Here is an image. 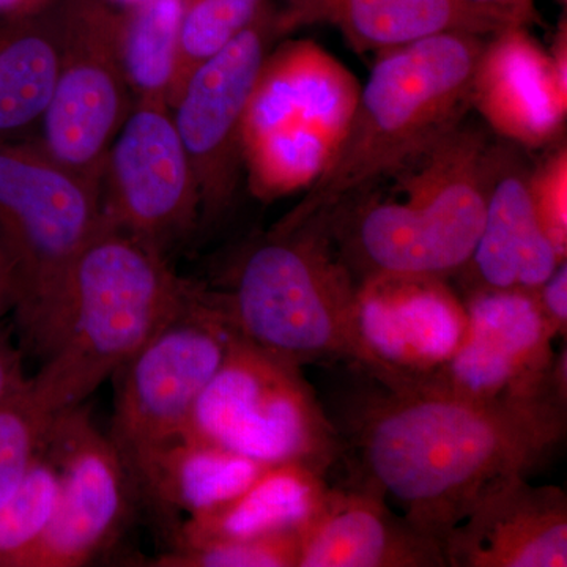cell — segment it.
<instances>
[{
  "label": "cell",
  "instance_id": "6da1fadb",
  "mask_svg": "<svg viewBox=\"0 0 567 567\" xmlns=\"http://www.w3.org/2000/svg\"><path fill=\"white\" fill-rule=\"evenodd\" d=\"M566 432V405L483 402L432 388H386L350 423L357 486L391 496L443 544L488 488L528 476Z\"/></svg>",
  "mask_w": 567,
  "mask_h": 567
},
{
  "label": "cell",
  "instance_id": "7a4b0ae2",
  "mask_svg": "<svg viewBox=\"0 0 567 567\" xmlns=\"http://www.w3.org/2000/svg\"><path fill=\"white\" fill-rule=\"evenodd\" d=\"M486 39L447 32L379 52L333 158L276 224L330 216L461 126Z\"/></svg>",
  "mask_w": 567,
  "mask_h": 567
},
{
  "label": "cell",
  "instance_id": "3957f363",
  "mask_svg": "<svg viewBox=\"0 0 567 567\" xmlns=\"http://www.w3.org/2000/svg\"><path fill=\"white\" fill-rule=\"evenodd\" d=\"M199 282L169 259L103 223L71 275L58 344L29 385L51 416L84 404L188 303Z\"/></svg>",
  "mask_w": 567,
  "mask_h": 567
},
{
  "label": "cell",
  "instance_id": "277c9868",
  "mask_svg": "<svg viewBox=\"0 0 567 567\" xmlns=\"http://www.w3.org/2000/svg\"><path fill=\"white\" fill-rule=\"evenodd\" d=\"M103 223L99 185L35 136L0 140V260L22 352L40 363L61 336L74 265Z\"/></svg>",
  "mask_w": 567,
  "mask_h": 567
},
{
  "label": "cell",
  "instance_id": "5b68a950",
  "mask_svg": "<svg viewBox=\"0 0 567 567\" xmlns=\"http://www.w3.org/2000/svg\"><path fill=\"white\" fill-rule=\"evenodd\" d=\"M488 148L483 134L457 126L425 153L405 200L368 199L331 213L336 248L353 278L457 275L486 218Z\"/></svg>",
  "mask_w": 567,
  "mask_h": 567
},
{
  "label": "cell",
  "instance_id": "8992f818",
  "mask_svg": "<svg viewBox=\"0 0 567 567\" xmlns=\"http://www.w3.org/2000/svg\"><path fill=\"white\" fill-rule=\"evenodd\" d=\"M235 333L297 365L354 361L357 279L336 248L330 216L275 224L216 290Z\"/></svg>",
  "mask_w": 567,
  "mask_h": 567
},
{
  "label": "cell",
  "instance_id": "52a82bcc",
  "mask_svg": "<svg viewBox=\"0 0 567 567\" xmlns=\"http://www.w3.org/2000/svg\"><path fill=\"white\" fill-rule=\"evenodd\" d=\"M235 330L216 290L204 284L112 380L107 439L145 505L156 465L185 434L193 406L233 344Z\"/></svg>",
  "mask_w": 567,
  "mask_h": 567
},
{
  "label": "cell",
  "instance_id": "ba28073f",
  "mask_svg": "<svg viewBox=\"0 0 567 567\" xmlns=\"http://www.w3.org/2000/svg\"><path fill=\"white\" fill-rule=\"evenodd\" d=\"M262 464L305 462L327 472L341 451L338 431L301 365L235 334L197 398L185 434Z\"/></svg>",
  "mask_w": 567,
  "mask_h": 567
},
{
  "label": "cell",
  "instance_id": "9c48e42d",
  "mask_svg": "<svg viewBox=\"0 0 567 567\" xmlns=\"http://www.w3.org/2000/svg\"><path fill=\"white\" fill-rule=\"evenodd\" d=\"M360 89L315 41L270 52L246 112V162L276 185H311L333 158Z\"/></svg>",
  "mask_w": 567,
  "mask_h": 567
},
{
  "label": "cell",
  "instance_id": "30bf717a",
  "mask_svg": "<svg viewBox=\"0 0 567 567\" xmlns=\"http://www.w3.org/2000/svg\"><path fill=\"white\" fill-rule=\"evenodd\" d=\"M54 14L58 76L35 140L55 162L100 186L107 151L134 106L123 69L122 9L111 0H58Z\"/></svg>",
  "mask_w": 567,
  "mask_h": 567
},
{
  "label": "cell",
  "instance_id": "8fae6325",
  "mask_svg": "<svg viewBox=\"0 0 567 567\" xmlns=\"http://www.w3.org/2000/svg\"><path fill=\"white\" fill-rule=\"evenodd\" d=\"M461 346L416 386L483 402H555L566 405V349L555 336L535 290L468 289ZM415 388V386H410Z\"/></svg>",
  "mask_w": 567,
  "mask_h": 567
},
{
  "label": "cell",
  "instance_id": "7c38bea8",
  "mask_svg": "<svg viewBox=\"0 0 567 567\" xmlns=\"http://www.w3.org/2000/svg\"><path fill=\"white\" fill-rule=\"evenodd\" d=\"M282 35L281 10L270 0L244 32L189 74L171 106L204 221H216L233 205L245 166L246 112L271 48Z\"/></svg>",
  "mask_w": 567,
  "mask_h": 567
},
{
  "label": "cell",
  "instance_id": "4fadbf2b",
  "mask_svg": "<svg viewBox=\"0 0 567 567\" xmlns=\"http://www.w3.org/2000/svg\"><path fill=\"white\" fill-rule=\"evenodd\" d=\"M100 186L104 223L167 259L192 235L199 192L169 104L134 103L107 151Z\"/></svg>",
  "mask_w": 567,
  "mask_h": 567
},
{
  "label": "cell",
  "instance_id": "5bb4252c",
  "mask_svg": "<svg viewBox=\"0 0 567 567\" xmlns=\"http://www.w3.org/2000/svg\"><path fill=\"white\" fill-rule=\"evenodd\" d=\"M44 454L59 473L47 532L10 567H82L102 557L128 524L136 495L114 446L84 406L52 421Z\"/></svg>",
  "mask_w": 567,
  "mask_h": 567
},
{
  "label": "cell",
  "instance_id": "9a60e30c",
  "mask_svg": "<svg viewBox=\"0 0 567 567\" xmlns=\"http://www.w3.org/2000/svg\"><path fill=\"white\" fill-rule=\"evenodd\" d=\"M446 279L375 275L357 281L354 361L386 388L420 385L461 346L464 301Z\"/></svg>",
  "mask_w": 567,
  "mask_h": 567
},
{
  "label": "cell",
  "instance_id": "2e32d148",
  "mask_svg": "<svg viewBox=\"0 0 567 567\" xmlns=\"http://www.w3.org/2000/svg\"><path fill=\"white\" fill-rule=\"evenodd\" d=\"M442 547L447 567H566L565 491L507 477L481 495Z\"/></svg>",
  "mask_w": 567,
  "mask_h": 567
},
{
  "label": "cell",
  "instance_id": "e0dca14e",
  "mask_svg": "<svg viewBox=\"0 0 567 567\" xmlns=\"http://www.w3.org/2000/svg\"><path fill=\"white\" fill-rule=\"evenodd\" d=\"M525 25L487 37L473 73L470 104L503 140L539 148L559 140L567 115V84L550 54Z\"/></svg>",
  "mask_w": 567,
  "mask_h": 567
},
{
  "label": "cell",
  "instance_id": "ac0fdd59",
  "mask_svg": "<svg viewBox=\"0 0 567 567\" xmlns=\"http://www.w3.org/2000/svg\"><path fill=\"white\" fill-rule=\"evenodd\" d=\"M528 181L513 147L491 145L486 218L475 251L457 274L465 290H536L566 262L537 219Z\"/></svg>",
  "mask_w": 567,
  "mask_h": 567
},
{
  "label": "cell",
  "instance_id": "d6986e66",
  "mask_svg": "<svg viewBox=\"0 0 567 567\" xmlns=\"http://www.w3.org/2000/svg\"><path fill=\"white\" fill-rule=\"evenodd\" d=\"M298 533V567H446L442 544L371 488L328 487Z\"/></svg>",
  "mask_w": 567,
  "mask_h": 567
},
{
  "label": "cell",
  "instance_id": "ffe728a7",
  "mask_svg": "<svg viewBox=\"0 0 567 567\" xmlns=\"http://www.w3.org/2000/svg\"><path fill=\"white\" fill-rule=\"evenodd\" d=\"M284 33L327 22L358 54L383 52L447 32L494 33L520 25L502 11L468 0H284Z\"/></svg>",
  "mask_w": 567,
  "mask_h": 567
},
{
  "label": "cell",
  "instance_id": "44dd1931",
  "mask_svg": "<svg viewBox=\"0 0 567 567\" xmlns=\"http://www.w3.org/2000/svg\"><path fill=\"white\" fill-rule=\"evenodd\" d=\"M324 475V470L305 462L267 466L251 486L230 502L181 522L173 544L300 532L330 487Z\"/></svg>",
  "mask_w": 567,
  "mask_h": 567
},
{
  "label": "cell",
  "instance_id": "7402d4cb",
  "mask_svg": "<svg viewBox=\"0 0 567 567\" xmlns=\"http://www.w3.org/2000/svg\"><path fill=\"white\" fill-rule=\"evenodd\" d=\"M58 65L54 6L31 17L0 14V140L37 136Z\"/></svg>",
  "mask_w": 567,
  "mask_h": 567
},
{
  "label": "cell",
  "instance_id": "603a6c76",
  "mask_svg": "<svg viewBox=\"0 0 567 567\" xmlns=\"http://www.w3.org/2000/svg\"><path fill=\"white\" fill-rule=\"evenodd\" d=\"M270 466L200 440L182 436L159 458L145 506L167 522L207 513L246 491Z\"/></svg>",
  "mask_w": 567,
  "mask_h": 567
},
{
  "label": "cell",
  "instance_id": "cb8c5ba5",
  "mask_svg": "<svg viewBox=\"0 0 567 567\" xmlns=\"http://www.w3.org/2000/svg\"><path fill=\"white\" fill-rule=\"evenodd\" d=\"M185 0L122 9V59L134 103L169 104Z\"/></svg>",
  "mask_w": 567,
  "mask_h": 567
},
{
  "label": "cell",
  "instance_id": "d4e9b609",
  "mask_svg": "<svg viewBox=\"0 0 567 567\" xmlns=\"http://www.w3.org/2000/svg\"><path fill=\"white\" fill-rule=\"evenodd\" d=\"M270 0H185L169 107L197 66L245 31Z\"/></svg>",
  "mask_w": 567,
  "mask_h": 567
},
{
  "label": "cell",
  "instance_id": "484cf974",
  "mask_svg": "<svg viewBox=\"0 0 567 567\" xmlns=\"http://www.w3.org/2000/svg\"><path fill=\"white\" fill-rule=\"evenodd\" d=\"M54 417L37 402L29 379L0 402V506L43 454Z\"/></svg>",
  "mask_w": 567,
  "mask_h": 567
},
{
  "label": "cell",
  "instance_id": "4316f807",
  "mask_svg": "<svg viewBox=\"0 0 567 567\" xmlns=\"http://www.w3.org/2000/svg\"><path fill=\"white\" fill-rule=\"evenodd\" d=\"M300 533L174 543L153 559L158 567H298Z\"/></svg>",
  "mask_w": 567,
  "mask_h": 567
},
{
  "label": "cell",
  "instance_id": "83f0119b",
  "mask_svg": "<svg viewBox=\"0 0 567 567\" xmlns=\"http://www.w3.org/2000/svg\"><path fill=\"white\" fill-rule=\"evenodd\" d=\"M58 496V468L43 451L18 491L0 506V567H10L47 532Z\"/></svg>",
  "mask_w": 567,
  "mask_h": 567
},
{
  "label": "cell",
  "instance_id": "f1b7e54d",
  "mask_svg": "<svg viewBox=\"0 0 567 567\" xmlns=\"http://www.w3.org/2000/svg\"><path fill=\"white\" fill-rule=\"evenodd\" d=\"M529 194L537 219L557 251L567 254V151L558 147L529 171Z\"/></svg>",
  "mask_w": 567,
  "mask_h": 567
},
{
  "label": "cell",
  "instance_id": "f546056e",
  "mask_svg": "<svg viewBox=\"0 0 567 567\" xmlns=\"http://www.w3.org/2000/svg\"><path fill=\"white\" fill-rule=\"evenodd\" d=\"M540 312L557 338H566L567 328V265L563 262L543 286L535 290Z\"/></svg>",
  "mask_w": 567,
  "mask_h": 567
},
{
  "label": "cell",
  "instance_id": "4dcf8cb0",
  "mask_svg": "<svg viewBox=\"0 0 567 567\" xmlns=\"http://www.w3.org/2000/svg\"><path fill=\"white\" fill-rule=\"evenodd\" d=\"M28 379L22 368V349L11 344L10 339L0 333V402L24 385Z\"/></svg>",
  "mask_w": 567,
  "mask_h": 567
},
{
  "label": "cell",
  "instance_id": "1f68e13d",
  "mask_svg": "<svg viewBox=\"0 0 567 567\" xmlns=\"http://www.w3.org/2000/svg\"><path fill=\"white\" fill-rule=\"evenodd\" d=\"M468 2L502 11L511 20L516 21L517 24L525 25V28L539 21L535 0H468Z\"/></svg>",
  "mask_w": 567,
  "mask_h": 567
},
{
  "label": "cell",
  "instance_id": "d6a6232c",
  "mask_svg": "<svg viewBox=\"0 0 567 567\" xmlns=\"http://www.w3.org/2000/svg\"><path fill=\"white\" fill-rule=\"evenodd\" d=\"M58 0H0V14L6 17H31L50 10Z\"/></svg>",
  "mask_w": 567,
  "mask_h": 567
},
{
  "label": "cell",
  "instance_id": "836d02e7",
  "mask_svg": "<svg viewBox=\"0 0 567 567\" xmlns=\"http://www.w3.org/2000/svg\"><path fill=\"white\" fill-rule=\"evenodd\" d=\"M111 2L123 9V7L137 6V3L147 2V0H111Z\"/></svg>",
  "mask_w": 567,
  "mask_h": 567
},
{
  "label": "cell",
  "instance_id": "e575fe53",
  "mask_svg": "<svg viewBox=\"0 0 567 567\" xmlns=\"http://www.w3.org/2000/svg\"><path fill=\"white\" fill-rule=\"evenodd\" d=\"M559 2H561L563 6H566L567 0H559Z\"/></svg>",
  "mask_w": 567,
  "mask_h": 567
}]
</instances>
